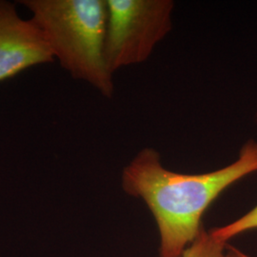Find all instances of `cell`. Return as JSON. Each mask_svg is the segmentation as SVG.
<instances>
[{
	"label": "cell",
	"mask_w": 257,
	"mask_h": 257,
	"mask_svg": "<svg viewBox=\"0 0 257 257\" xmlns=\"http://www.w3.org/2000/svg\"><path fill=\"white\" fill-rule=\"evenodd\" d=\"M257 172V141L248 140L238 158L217 171L186 175L167 170L158 152L142 149L122 172V188L146 203L160 232V257H182L202 230L204 212L221 193Z\"/></svg>",
	"instance_id": "6da1fadb"
},
{
	"label": "cell",
	"mask_w": 257,
	"mask_h": 257,
	"mask_svg": "<svg viewBox=\"0 0 257 257\" xmlns=\"http://www.w3.org/2000/svg\"><path fill=\"white\" fill-rule=\"evenodd\" d=\"M42 31L55 59L72 77L90 84L103 96L114 92L105 59L106 0H21Z\"/></svg>",
	"instance_id": "7a4b0ae2"
},
{
	"label": "cell",
	"mask_w": 257,
	"mask_h": 257,
	"mask_svg": "<svg viewBox=\"0 0 257 257\" xmlns=\"http://www.w3.org/2000/svg\"><path fill=\"white\" fill-rule=\"evenodd\" d=\"M105 59L110 73L146 61L172 30V0H106Z\"/></svg>",
	"instance_id": "3957f363"
},
{
	"label": "cell",
	"mask_w": 257,
	"mask_h": 257,
	"mask_svg": "<svg viewBox=\"0 0 257 257\" xmlns=\"http://www.w3.org/2000/svg\"><path fill=\"white\" fill-rule=\"evenodd\" d=\"M54 61L46 38L33 19L20 18L16 4L0 0V82Z\"/></svg>",
	"instance_id": "277c9868"
},
{
	"label": "cell",
	"mask_w": 257,
	"mask_h": 257,
	"mask_svg": "<svg viewBox=\"0 0 257 257\" xmlns=\"http://www.w3.org/2000/svg\"><path fill=\"white\" fill-rule=\"evenodd\" d=\"M226 242L215 238L202 229L198 236L184 250L182 257H225Z\"/></svg>",
	"instance_id": "5b68a950"
},
{
	"label": "cell",
	"mask_w": 257,
	"mask_h": 257,
	"mask_svg": "<svg viewBox=\"0 0 257 257\" xmlns=\"http://www.w3.org/2000/svg\"><path fill=\"white\" fill-rule=\"evenodd\" d=\"M257 229V206L237 220L227 226L210 230L212 236L227 242L229 239L244 231Z\"/></svg>",
	"instance_id": "8992f818"
},
{
	"label": "cell",
	"mask_w": 257,
	"mask_h": 257,
	"mask_svg": "<svg viewBox=\"0 0 257 257\" xmlns=\"http://www.w3.org/2000/svg\"><path fill=\"white\" fill-rule=\"evenodd\" d=\"M225 257H248L244 255L243 253H241L238 250L234 249V248H231L230 253H228L227 255H225Z\"/></svg>",
	"instance_id": "52a82bcc"
},
{
	"label": "cell",
	"mask_w": 257,
	"mask_h": 257,
	"mask_svg": "<svg viewBox=\"0 0 257 257\" xmlns=\"http://www.w3.org/2000/svg\"><path fill=\"white\" fill-rule=\"evenodd\" d=\"M256 121H257V114H256Z\"/></svg>",
	"instance_id": "ba28073f"
}]
</instances>
